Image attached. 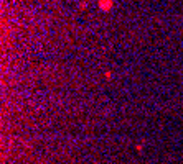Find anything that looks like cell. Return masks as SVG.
Wrapping results in <instances>:
<instances>
[{"mask_svg":"<svg viewBox=\"0 0 183 164\" xmlns=\"http://www.w3.org/2000/svg\"><path fill=\"white\" fill-rule=\"evenodd\" d=\"M99 7L104 12H109L112 7H114V0H99Z\"/></svg>","mask_w":183,"mask_h":164,"instance_id":"1","label":"cell"}]
</instances>
